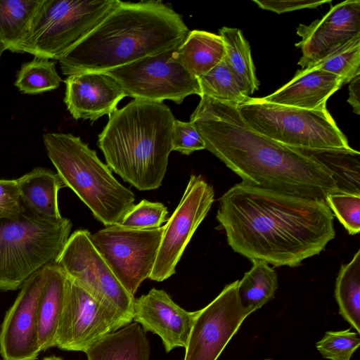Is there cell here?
I'll list each match as a JSON object with an SVG mask.
<instances>
[{
	"label": "cell",
	"instance_id": "obj_1",
	"mask_svg": "<svg viewBox=\"0 0 360 360\" xmlns=\"http://www.w3.org/2000/svg\"><path fill=\"white\" fill-rule=\"evenodd\" d=\"M217 219L234 252L275 266H300L335 236L325 200L243 183L220 198Z\"/></svg>",
	"mask_w": 360,
	"mask_h": 360
},
{
	"label": "cell",
	"instance_id": "obj_2",
	"mask_svg": "<svg viewBox=\"0 0 360 360\" xmlns=\"http://www.w3.org/2000/svg\"><path fill=\"white\" fill-rule=\"evenodd\" d=\"M234 105L202 96L190 117L211 152L244 184L325 200L342 192L333 172L303 150L250 128Z\"/></svg>",
	"mask_w": 360,
	"mask_h": 360
},
{
	"label": "cell",
	"instance_id": "obj_3",
	"mask_svg": "<svg viewBox=\"0 0 360 360\" xmlns=\"http://www.w3.org/2000/svg\"><path fill=\"white\" fill-rule=\"evenodd\" d=\"M190 30L160 1H119L106 17L59 60L65 75L106 72L178 47Z\"/></svg>",
	"mask_w": 360,
	"mask_h": 360
},
{
	"label": "cell",
	"instance_id": "obj_4",
	"mask_svg": "<svg viewBox=\"0 0 360 360\" xmlns=\"http://www.w3.org/2000/svg\"><path fill=\"white\" fill-rule=\"evenodd\" d=\"M108 116L98 136L107 166L139 191L158 188L172 151L175 118L169 108L134 99Z\"/></svg>",
	"mask_w": 360,
	"mask_h": 360
},
{
	"label": "cell",
	"instance_id": "obj_5",
	"mask_svg": "<svg viewBox=\"0 0 360 360\" xmlns=\"http://www.w3.org/2000/svg\"><path fill=\"white\" fill-rule=\"evenodd\" d=\"M43 139L65 186L73 191L103 225L120 224L134 205L135 195L114 177L96 150L71 134L46 133Z\"/></svg>",
	"mask_w": 360,
	"mask_h": 360
},
{
	"label": "cell",
	"instance_id": "obj_6",
	"mask_svg": "<svg viewBox=\"0 0 360 360\" xmlns=\"http://www.w3.org/2000/svg\"><path fill=\"white\" fill-rule=\"evenodd\" d=\"M69 219H51L25 210L0 219V291L20 289L32 274L55 262L71 231Z\"/></svg>",
	"mask_w": 360,
	"mask_h": 360
},
{
	"label": "cell",
	"instance_id": "obj_7",
	"mask_svg": "<svg viewBox=\"0 0 360 360\" xmlns=\"http://www.w3.org/2000/svg\"><path fill=\"white\" fill-rule=\"evenodd\" d=\"M243 122L278 143L302 150H350L327 108L307 110L250 97L236 105Z\"/></svg>",
	"mask_w": 360,
	"mask_h": 360
},
{
	"label": "cell",
	"instance_id": "obj_8",
	"mask_svg": "<svg viewBox=\"0 0 360 360\" xmlns=\"http://www.w3.org/2000/svg\"><path fill=\"white\" fill-rule=\"evenodd\" d=\"M119 0H42L20 53L60 60L87 36Z\"/></svg>",
	"mask_w": 360,
	"mask_h": 360
},
{
	"label": "cell",
	"instance_id": "obj_9",
	"mask_svg": "<svg viewBox=\"0 0 360 360\" xmlns=\"http://www.w3.org/2000/svg\"><path fill=\"white\" fill-rule=\"evenodd\" d=\"M177 48L148 56L106 72L120 84L126 96L162 103H181L186 97L201 96L198 79L181 64Z\"/></svg>",
	"mask_w": 360,
	"mask_h": 360
},
{
	"label": "cell",
	"instance_id": "obj_10",
	"mask_svg": "<svg viewBox=\"0 0 360 360\" xmlns=\"http://www.w3.org/2000/svg\"><path fill=\"white\" fill-rule=\"evenodd\" d=\"M164 230V226L135 229L116 224L91 234V239L117 279L134 296L149 278Z\"/></svg>",
	"mask_w": 360,
	"mask_h": 360
},
{
	"label": "cell",
	"instance_id": "obj_11",
	"mask_svg": "<svg viewBox=\"0 0 360 360\" xmlns=\"http://www.w3.org/2000/svg\"><path fill=\"white\" fill-rule=\"evenodd\" d=\"M55 263L97 301L133 320L135 298L117 279L92 243L89 231L73 232Z\"/></svg>",
	"mask_w": 360,
	"mask_h": 360
},
{
	"label": "cell",
	"instance_id": "obj_12",
	"mask_svg": "<svg viewBox=\"0 0 360 360\" xmlns=\"http://www.w3.org/2000/svg\"><path fill=\"white\" fill-rule=\"evenodd\" d=\"M131 321L97 301L68 278L56 347L65 351L86 352L103 337L129 324Z\"/></svg>",
	"mask_w": 360,
	"mask_h": 360
},
{
	"label": "cell",
	"instance_id": "obj_13",
	"mask_svg": "<svg viewBox=\"0 0 360 360\" xmlns=\"http://www.w3.org/2000/svg\"><path fill=\"white\" fill-rule=\"evenodd\" d=\"M214 200L213 187L201 175H191L180 202L164 226L150 280L161 282L175 274L185 248Z\"/></svg>",
	"mask_w": 360,
	"mask_h": 360
},
{
	"label": "cell",
	"instance_id": "obj_14",
	"mask_svg": "<svg viewBox=\"0 0 360 360\" xmlns=\"http://www.w3.org/2000/svg\"><path fill=\"white\" fill-rule=\"evenodd\" d=\"M238 283L228 284L205 307L198 310L184 360H217L248 316L238 296Z\"/></svg>",
	"mask_w": 360,
	"mask_h": 360
},
{
	"label": "cell",
	"instance_id": "obj_15",
	"mask_svg": "<svg viewBox=\"0 0 360 360\" xmlns=\"http://www.w3.org/2000/svg\"><path fill=\"white\" fill-rule=\"evenodd\" d=\"M47 276L46 266L32 274L6 312L0 328V354L3 360H36L41 352L37 307Z\"/></svg>",
	"mask_w": 360,
	"mask_h": 360
},
{
	"label": "cell",
	"instance_id": "obj_16",
	"mask_svg": "<svg viewBox=\"0 0 360 360\" xmlns=\"http://www.w3.org/2000/svg\"><path fill=\"white\" fill-rule=\"evenodd\" d=\"M295 44L302 56L298 65L302 69L337 44L360 35V1L347 0L334 6L321 18L309 25L300 24Z\"/></svg>",
	"mask_w": 360,
	"mask_h": 360
},
{
	"label": "cell",
	"instance_id": "obj_17",
	"mask_svg": "<svg viewBox=\"0 0 360 360\" xmlns=\"http://www.w3.org/2000/svg\"><path fill=\"white\" fill-rule=\"evenodd\" d=\"M176 304L163 290L152 288L135 299L133 319L144 331L158 335L167 352L176 347H186L191 330L198 315Z\"/></svg>",
	"mask_w": 360,
	"mask_h": 360
},
{
	"label": "cell",
	"instance_id": "obj_18",
	"mask_svg": "<svg viewBox=\"0 0 360 360\" xmlns=\"http://www.w3.org/2000/svg\"><path fill=\"white\" fill-rule=\"evenodd\" d=\"M65 83L64 102L75 120L94 122L103 115H109L126 96L116 80L105 72L70 75Z\"/></svg>",
	"mask_w": 360,
	"mask_h": 360
},
{
	"label": "cell",
	"instance_id": "obj_19",
	"mask_svg": "<svg viewBox=\"0 0 360 360\" xmlns=\"http://www.w3.org/2000/svg\"><path fill=\"white\" fill-rule=\"evenodd\" d=\"M343 84L339 76L306 67L297 70L289 82L263 99L278 105L319 110L326 108L329 97Z\"/></svg>",
	"mask_w": 360,
	"mask_h": 360
},
{
	"label": "cell",
	"instance_id": "obj_20",
	"mask_svg": "<svg viewBox=\"0 0 360 360\" xmlns=\"http://www.w3.org/2000/svg\"><path fill=\"white\" fill-rule=\"evenodd\" d=\"M46 266L47 280L37 307L38 340L41 352L56 347V333L68 281L64 271L55 262Z\"/></svg>",
	"mask_w": 360,
	"mask_h": 360
},
{
	"label": "cell",
	"instance_id": "obj_21",
	"mask_svg": "<svg viewBox=\"0 0 360 360\" xmlns=\"http://www.w3.org/2000/svg\"><path fill=\"white\" fill-rule=\"evenodd\" d=\"M21 200L31 212L41 217L60 219L58 202L59 190L65 186L53 171L36 167L16 179Z\"/></svg>",
	"mask_w": 360,
	"mask_h": 360
},
{
	"label": "cell",
	"instance_id": "obj_22",
	"mask_svg": "<svg viewBox=\"0 0 360 360\" xmlns=\"http://www.w3.org/2000/svg\"><path fill=\"white\" fill-rule=\"evenodd\" d=\"M150 352L144 331L134 322L105 335L85 353L87 360H149Z\"/></svg>",
	"mask_w": 360,
	"mask_h": 360
},
{
	"label": "cell",
	"instance_id": "obj_23",
	"mask_svg": "<svg viewBox=\"0 0 360 360\" xmlns=\"http://www.w3.org/2000/svg\"><path fill=\"white\" fill-rule=\"evenodd\" d=\"M177 53L186 70L198 79L224 59L225 49L219 34L195 30L178 46Z\"/></svg>",
	"mask_w": 360,
	"mask_h": 360
},
{
	"label": "cell",
	"instance_id": "obj_24",
	"mask_svg": "<svg viewBox=\"0 0 360 360\" xmlns=\"http://www.w3.org/2000/svg\"><path fill=\"white\" fill-rule=\"evenodd\" d=\"M251 269L238 283L241 307L248 316L272 300L278 288L277 274L269 264L254 260Z\"/></svg>",
	"mask_w": 360,
	"mask_h": 360
},
{
	"label": "cell",
	"instance_id": "obj_25",
	"mask_svg": "<svg viewBox=\"0 0 360 360\" xmlns=\"http://www.w3.org/2000/svg\"><path fill=\"white\" fill-rule=\"evenodd\" d=\"M42 0H0V40L6 50L20 53Z\"/></svg>",
	"mask_w": 360,
	"mask_h": 360
},
{
	"label": "cell",
	"instance_id": "obj_26",
	"mask_svg": "<svg viewBox=\"0 0 360 360\" xmlns=\"http://www.w3.org/2000/svg\"><path fill=\"white\" fill-rule=\"evenodd\" d=\"M225 49L224 58L248 96L258 90L250 45L238 28L223 27L219 30Z\"/></svg>",
	"mask_w": 360,
	"mask_h": 360
},
{
	"label": "cell",
	"instance_id": "obj_27",
	"mask_svg": "<svg viewBox=\"0 0 360 360\" xmlns=\"http://www.w3.org/2000/svg\"><path fill=\"white\" fill-rule=\"evenodd\" d=\"M340 315L360 333V250L347 264H342L335 288Z\"/></svg>",
	"mask_w": 360,
	"mask_h": 360
},
{
	"label": "cell",
	"instance_id": "obj_28",
	"mask_svg": "<svg viewBox=\"0 0 360 360\" xmlns=\"http://www.w3.org/2000/svg\"><path fill=\"white\" fill-rule=\"evenodd\" d=\"M327 166L342 192L360 193L359 152L350 150H302Z\"/></svg>",
	"mask_w": 360,
	"mask_h": 360
},
{
	"label": "cell",
	"instance_id": "obj_29",
	"mask_svg": "<svg viewBox=\"0 0 360 360\" xmlns=\"http://www.w3.org/2000/svg\"><path fill=\"white\" fill-rule=\"evenodd\" d=\"M306 67L334 74L342 79L344 84L349 83L360 75V35L335 45Z\"/></svg>",
	"mask_w": 360,
	"mask_h": 360
},
{
	"label": "cell",
	"instance_id": "obj_30",
	"mask_svg": "<svg viewBox=\"0 0 360 360\" xmlns=\"http://www.w3.org/2000/svg\"><path fill=\"white\" fill-rule=\"evenodd\" d=\"M201 96L238 105L250 96H248L233 71L224 59L214 68L198 79Z\"/></svg>",
	"mask_w": 360,
	"mask_h": 360
},
{
	"label": "cell",
	"instance_id": "obj_31",
	"mask_svg": "<svg viewBox=\"0 0 360 360\" xmlns=\"http://www.w3.org/2000/svg\"><path fill=\"white\" fill-rule=\"evenodd\" d=\"M61 82L56 62L35 56L22 65L14 84L23 94H37L57 89Z\"/></svg>",
	"mask_w": 360,
	"mask_h": 360
},
{
	"label": "cell",
	"instance_id": "obj_32",
	"mask_svg": "<svg viewBox=\"0 0 360 360\" xmlns=\"http://www.w3.org/2000/svg\"><path fill=\"white\" fill-rule=\"evenodd\" d=\"M325 201L350 235L360 231V193H330Z\"/></svg>",
	"mask_w": 360,
	"mask_h": 360
},
{
	"label": "cell",
	"instance_id": "obj_33",
	"mask_svg": "<svg viewBox=\"0 0 360 360\" xmlns=\"http://www.w3.org/2000/svg\"><path fill=\"white\" fill-rule=\"evenodd\" d=\"M359 345V334L347 329L327 331L316 346L319 352L326 359L350 360Z\"/></svg>",
	"mask_w": 360,
	"mask_h": 360
},
{
	"label": "cell",
	"instance_id": "obj_34",
	"mask_svg": "<svg viewBox=\"0 0 360 360\" xmlns=\"http://www.w3.org/2000/svg\"><path fill=\"white\" fill-rule=\"evenodd\" d=\"M167 214L164 204L142 200L129 210L120 224L135 229L158 228L167 221Z\"/></svg>",
	"mask_w": 360,
	"mask_h": 360
},
{
	"label": "cell",
	"instance_id": "obj_35",
	"mask_svg": "<svg viewBox=\"0 0 360 360\" xmlns=\"http://www.w3.org/2000/svg\"><path fill=\"white\" fill-rule=\"evenodd\" d=\"M172 151L184 155L205 149V143L191 122L175 120L172 135Z\"/></svg>",
	"mask_w": 360,
	"mask_h": 360
},
{
	"label": "cell",
	"instance_id": "obj_36",
	"mask_svg": "<svg viewBox=\"0 0 360 360\" xmlns=\"http://www.w3.org/2000/svg\"><path fill=\"white\" fill-rule=\"evenodd\" d=\"M25 210L16 180L0 179V219H15Z\"/></svg>",
	"mask_w": 360,
	"mask_h": 360
},
{
	"label": "cell",
	"instance_id": "obj_37",
	"mask_svg": "<svg viewBox=\"0 0 360 360\" xmlns=\"http://www.w3.org/2000/svg\"><path fill=\"white\" fill-rule=\"evenodd\" d=\"M260 8L268 10L278 14L297 11L304 8H314L331 0H253Z\"/></svg>",
	"mask_w": 360,
	"mask_h": 360
},
{
	"label": "cell",
	"instance_id": "obj_38",
	"mask_svg": "<svg viewBox=\"0 0 360 360\" xmlns=\"http://www.w3.org/2000/svg\"><path fill=\"white\" fill-rule=\"evenodd\" d=\"M349 83V98L347 102L352 107L354 112L359 115L360 75H356Z\"/></svg>",
	"mask_w": 360,
	"mask_h": 360
},
{
	"label": "cell",
	"instance_id": "obj_39",
	"mask_svg": "<svg viewBox=\"0 0 360 360\" xmlns=\"http://www.w3.org/2000/svg\"><path fill=\"white\" fill-rule=\"evenodd\" d=\"M40 360H63V359L59 356H56L53 355V356H49L44 357Z\"/></svg>",
	"mask_w": 360,
	"mask_h": 360
},
{
	"label": "cell",
	"instance_id": "obj_40",
	"mask_svg": "<svg viewBox=\"0 0 360 360\" xmlns=\"http://www.w3.org/2000/svg\"><path fill=\"white\" fill-rule=\"evenodd\" d=\"M6 50L5 46L4 45V44L0 40V58H1V56L3 53V52Z\"/></svg>",
	"mask_w": 360,
	"mask_h": 360
},
{
	"label": "cell",
	"instance_id": "obj_41",
	"mask_svg": "<svg viewBox=\"0 0 360 360\" xmlns=\"http://www.w3.org/2000/svg\"><path fill=\"white\" fill-rule=\"evenodd\" d=\"M265 360H271V359H265Z\"/></svg>",
	"mask_w": 360,
	"mask_h": 360
}]
</instances>
